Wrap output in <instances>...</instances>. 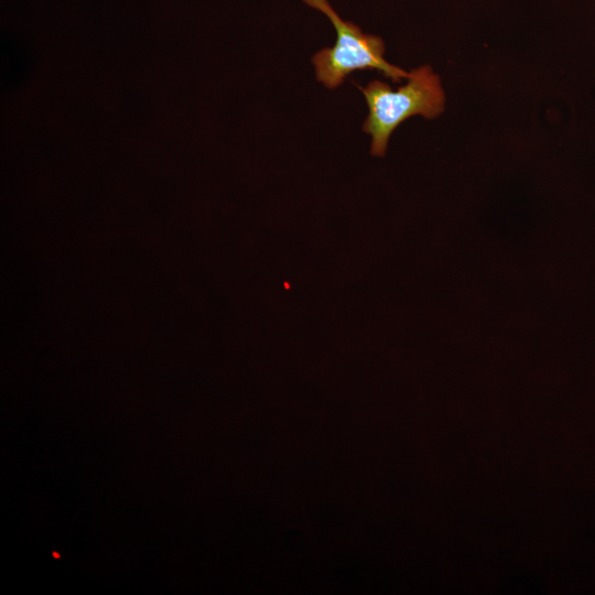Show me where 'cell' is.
<instances>
[{
	"mask_svg": "<svg viewBox=\"0 0 595 595\" xmlns=\"http://www.w3.org/2000/svg\"><path fill=\"white\" fill-rule=\"evenodd\" d=\"M305 4L324 13L336 30L333 47H325L313 56L316 78L324 86L334 89L355 71L375 69L399 83L409 78L410 73L388 63L383 56L385 43L381 37L366 34L350 21L343 20L328 0H303Z\"/></svg>",
	"mask_w": 595,
	"mask_h": 595,
	"instance_id": "2",
	"label": "cell"
},
{
	"mask_svg": "<svg viewBox=\"0 0 595 595\" xmlns=\"http://www.w3.org/2000/svg\"><path fill=\"white\" fill-rule=\"evenodd\" d=\"M369 109L363 130L372 138L371 154L383 156L394 129L414 115L434 119L444 110L440 77L428 65L410 72L408 83L397 90L380 80L358 86Z\"/></svg>",
	"mask_w": 595,
	"mask_h": 595,
	"instance_id": "1",
	"label": "cell"
}]
</instances>
